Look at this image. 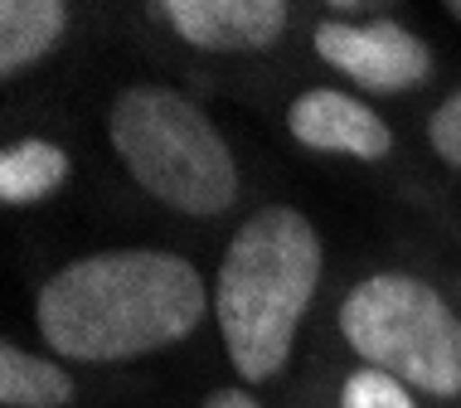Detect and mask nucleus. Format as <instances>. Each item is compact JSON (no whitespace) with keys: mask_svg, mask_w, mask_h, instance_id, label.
I'll list each match as a JSON object with an SVG mask.
<instances>
[{"mask_svg":"<svg viewBox=\"0 0 461 408\" xmlns=\"http://www.w3.org/2000/svg\"><path fill=\"white\" fill-rule=\"evenodd\" d=\"M209 312L204 277L180 253L122 249L78 258L44 282L40 336L64 360L112 365L185 340Z\"/></svg>","mask_w":461,"mask_h":408,"instance_id":"obj_1","label":"nucleus"},{"mask_svg":"<svg viewBox=\"0 0 461 408\" xmlns=\"http://www.w3.org/2000/svg\"><path fill=\"white\" fill-rule=\"evenodd\" d=\"M160 15L194 49L248 54V49L277 44L286 20H292V10L282 0H166Z\"/></svg>","mask_w":461,"mask_h":408,"instance_id":"obj_6","label":"nucleus"},{"mask_svg":"<svg viewBox=\"0 0 461 408\" xmlns=\"http://www.w3.org/2000/svg\"><path fill=\"white\" fill-rule=\"evenodd\" d=\"M204 408H263L253 399V394H243V389H219V394H209Z\"/></svg>","mask_w":461,"mask_h":408,"instance_id":"obj_13","label":"nucleus"},{"mask_svg":"<svg viewBox=\"0 0 461 408\" xmlns=\"http://www.w3.org/2000/svg\"><path fill=\"white\" fill-rule=\"evenodd\" d=\"M68 30V5L64 0H5L0 5V73L34 68L40 59L64 40Z\"/></svg>","mask_w":461,"mask_h":408,"instance_id":"obj_8","label":"nucleus"},{"mask_svg":"<svg viewBox=\"0 0 461 408\" xmlns=\"http://www.w3.org/2000/svg\"><path fill=\"white\" fill-rule=\"evenodd\" d=\"M340 331L359 360L398 385L456 399L461 394V321L438 287L403 272L365 277L340 302Z\"/></svg>","mask_w":461,"mask_h":408,"instance_id":"obj_4","label":"nucleus"},{"mask_svg":"<svg viewBox=\"0 0 461 408\" xmlns=\"http://www.w3.org/2000/svg\"><path fill=\"white\" fill-rule=\"evenodd\" d=\"M64 180H68V151L44 141V136H30V141H15L0 151V200L5 204L49 200Z\"/></svg>","mask_w":461,"mask_h":408,"instance_id":"obj_9","label":"nucleus"},{"mask_svg":"<svg viewBox=\"0 0 461 408\" xmlns=\"http://www.w3.org/2000/svg\"><path fill=\"white\" fill-rule=\"evenodd\" d=\"M340 408H418V403H413V394H408V385H398L393 375L365 365V369H355V375L345 379Z\"/></svg>","mask_w":461,"mask_h":408,"instance_id":"obj_11","label":"nucleus"},{"mask_svg":"<svg viewBox=\"0 0 461 408\" xmlns=\"http://www.w3.org/2000/svg\"><path fill=\"white\" fill-rule=\"evenodd\" d=\"M321 282V239L292 204L258 209L233 233L214 282V316L223 350L248 385L282 375L296 326Z\"/></svg>","mask_w":461,"mask_h":408,"instance_id":"obj_2","label":"nucleus"},{"mask_svg":"<svg viewBox=\"0 0 461 408\" xmlns=\"http://www.w3.org/2000/svg\"><path fill=\"white\" fill-rule=\"evenodd\" d=\"M428 141L447 166L461 170V88L447 93L438 103V113H432V122H428Z\"/></svg>","mask_w":461,"mask_h":408,"instance_id":"obj_12","label":"nucleus"},{"mask_svg":"<svg viewBox=\"0 0 461 408\" xmlns=\"http://www.w3.org/2000/svg\"><path fill=\"white\" fill-rule=\"evenodd\" d=\"M447 15H452V20L461 24V0H452V5H447Z\"/></svg>","mask_w":461,"mask_h":408,"instance_id":"obj_14","label":"nucleus"},{"mask_svg":"<svg viewBox=\"0 0 461 408\" xmlns=\"http://www.w3.org/2000/svg\"><path fill=\"white\" fill-rule=\"evenodd\" d=\"M286 127H292V136L302 146H311V151L355 156V160H379V156H389V146H393L389 122L340 88L302 93L286 107Z\"/></svg>","mask_w":461,"mask_h":408,"instance_id":"obj_7","label":"nucleus"},{"mask_svg":"<svg viewBox=\"0 0 461 408\" xmlns=\"http://www.w3.org/2000/svg\"><path fill=\"white\" fill-rule=\"evenodd\" d=\"M73 379L64 365L24 355L20 345H0V403L5 408H64Z\"/></svg>","mask_w":461,"mask_h":408,"instance_id":"obj_10","label":"nucleus"},{"mask_svg":"<svg viewBox=\"0 0 461 408\" xmlns=\"http://www.w3.org/2000/svg\"><path fill=\"white\" fill-rule=\"evenodd\" d=\"M316 54L369 93H408L432 73V54L398 20H326L316 24Z\"/></svg>","mask_w":461,"mask_h":408,"instance_id":"obj_5","label":"nucleus"},{"mask_svg":"<svg viewBox=\"0 0 461 408\" xmlns=\"http://www.w3.org/2000/svg\"><path fill=\"white\" fill-rule=\"evenodd\" d=\"M107 136L131 180L185 214H219L239 200V166L223 131L176 88L136 83L112 103Z\"/></svg>","mask_w":461,"mask_h":408,"instance_id":"obj_3","label":"nucleus"}]
</instances>
